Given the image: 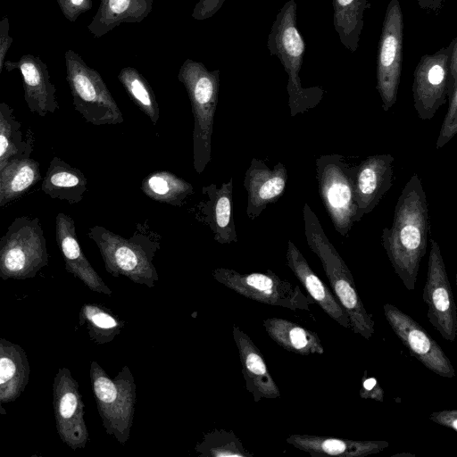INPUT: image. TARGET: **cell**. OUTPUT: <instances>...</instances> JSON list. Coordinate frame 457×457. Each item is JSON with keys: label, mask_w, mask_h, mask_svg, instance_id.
<instances>
[{"label": "cell", "mask_w": 457, "mask_h": 457, "mask_svg": "<svg viewBox=\"0 0 457 457\" xmlns=\"http://www.w3.org/2000/svg\"><path fill=\"white\" fill-rule=\"evenodd\" d=\"M428 207L417 173L403 188L395 207L390 228L381 240L390 263L408 290H414L420 264L427 252L429 233Z\"/></svg>", "instance_id": "obj_1"}, {"label": "cell", "mask_w": 457, "mask_h": 457, "mask_svg": "<svg viewBox=\"0 0 457 457\" xmlns=\"http://www.w3.org/2000/svg\"><path fill=\"white\" fill-rule=\"evenodd\" d=\"M87 236L96 243L105 270L112 276H124L148 287L159 280L154 259L161 248L162 236L152 230L148 220L137 223L128 238L100 225L89 228Z\"/></svg>", "instance_id": "obj_2"}, {"label": "cell", "mask_w": 457, "mask_h": 457, "mask_svg": "<svg viewBox=\"0 0 457 457\" xmlns=\"http://www.w3.org/2000/svg\"><path fill=\"white\" fill-rule=\"evenodd\" d=\"M303 218L307 245L320 259L332 293L349 318L350 329L365 339L370 338L374 334V320L359 295L350 270L307 203L303 208Z\"/></svg>", "instance_id": "obj_3"}, {"label": "cell", "mask_w": 457, "mask_h": 457, "mask_svg": "<svg viewBox=\"0 0 457 457\" xmlns=\"http://www.w3.org/2000/svg\"><path fill=\"white\" fill-rule=\"evenodd\" d=\"M296 10L295 0L286 2L277 13L267 39L270 55L278 58L288 77L287 91L292 117L314 108L324 95L322 87H303L301 83L306 45L297 27Z\"/></svg>", "instance_id": "obj_4"}, {"label": "cell", "mask_w": 457, "mask_h": 457, "mask_svg": "<svg viewBox=\"0 0 457 457\" xmlns=\"http://www.w3.org/2000/svg\"><path fill=\"white\" fill-rule=\"evenodd\" d=\"M178 79L184 85L194 116L193 163L198 175L212 160V135L218 105L220 71H209L201 62L187 59Z\"/></svg>", "instance_id": "obj_5"}, {"label": "cell", "mask_w": 457, "mask_h": 457, "mask_svg": "<svg viewBox=\"0 0 457 457\" xmlns=\"http://www.w3.org/2000/svg\"><path fill=\"white\" fill-rule=\"evenodd\" d=\"M89 378L97 411L107 435L125 445L133 425L136 383L132 371L123 366L114 378L95 361H91Z\"/></svg>", "instance_id": "obj_6"}, {"label": "cell", "mask_w": 457, "mask_h": 457, "mask_svg": "<svg viewBox=\"0 0 457 457\" xmlns=\"http://www.w3.org/2000/svg\"><path fill=\"white\" fill-rule=\"evenodd\" d=\"M320 196L335 229L347 237L360 221L354 192L356 166L338 154H322L315 161Z\"/></svg>", "instance_id": "obj_7"}, {"label": "cell", "mask_w": 457, "mask_h": 457, "mask_svg": "<svg viewBox=\"0 0 457 457\" xmlns=\"http://www.w3.org/2000/svg\"><path fill=\"white\" fill-rule=\"evenodd\" d=\"M64 62L72 104L85 120L96 126L121 124L122 112L100 73L71 49L65 52Z\"/></svg>", "instance_id": "obj_8"}, {"label": "cell", "mask_w": 457, "mask_h": 457, "mask_svg": "<svg viewBox=\"0 0 457 457\" xmlns=\"http://www.w3.org/2000/svg\"><path fill=\"white\" fill-rule=\"evenodd\" d=\"M49 256L39 219L15 218L0 238V278H34L48 264Z\"/></svg>", "instance_id": "obj_9"}, {"label": "cell", "mask_w": 457, "mask_h": 457, "mask_svg": "<svg viewBox=\"0 0 457 457\" xmlns=\"http://www.w3.org/2000/svg\"><path fill=\"white\" fill-rule=\"evenodd\" d=\"M213 278L236 293L256 302L292 311H310L315 302L299 286L280 278L272 270L240 273L228 268L212 271Z\"/></svg>", "instance_id": "obj_10"}, {"label": "cell", "mask_w": 457, "mask_h": 457, "mask_svg": "<svg viewBox=\"0 0 457 457\" xmlns=\"http://www.w3.org/2000/svg\"><path fill=\"white\" fill-rule=\"evenodd\" d=\"M403 17L400 0H390L382 23L377 54V90L384 111L397 100L403 65Z\"/></svg>", "instance_id": "obj_11"}, {"label": "cell", "mask_w": 457, "mask_h": 457, "mask_svg": "<svg viewBox=\"0 0 457 457\" xmlns=\"http://www.w3.org/2000/svg\"><path fill=\"white\" fill-rule=\"evenodd\" d=\"M426 282L422 298L427 317L443 338L453 342L457 334V308L438 243L430 239Z\"/></svg>", "instance_id": "obj_12"}, {"label": "cell", "mask_w": 457, "mask_h": 457, "mask_svg": "<svg viewBox=\"0 0 457 457\" xmlns=\"http://www.w3.org/2000/svg\"><path fill=\"white\" fill-rule=\"evenodd\" d=\"M455 39L434 54L422 55L416 65L411 91L414 108L422 120H431L446 102L449 61Z\"/></svg>", "instance_id": "obj_13"}, {"label": "cell", "mask_w": 457, "mask_h": 457, "mask_svg": "<svg viewBox=\"0 0 457 457\" xmlns=\"http://www.w3.org/2000/svg\"><path fill=\"white\" fill-rule=\"evenodd\" d=\"M383 310L392 330L412 357L438 376L455 377L450 359L419 322L394 304L385 303Z\"/></svg>", "instance_id": "obj_14"}, {"label": "cell", "mask_w": 457, "mask_h": 457, "mask_svg": "<svg viewBox=\"0 0 457 457\" xmlns=\"http://www.w3.org/2000/svg\"><path fill=\"white\" fill-rule=\"evenodd\" d=\"M53 405L56 430L72 450L82 449L88 441L84 419V403L79 384L67 368L58 369L53 383Z\"/></svg>", "instance_id": "obj_15"}, {"label": "cell", "mask_w": 457, "mask_h": 457, "mask_svg": "<svg viewBox=\"0 0 457 457\" xmlns=\"http://www.w3.org/2000/svg\"><path fill=\"white\" fill-rule=\"evenodd\" d=\"M204 198L191 208L195 219L207 225L220 244L237 242L233 218V178L220 187L211 184L202 187Z\"/></svg>", "instance_id": "obj_16"}, {"label": "cell", "mask_w": 457, "mask_h": 457, "mask_svg": "<svg viewBox=\"0 0 457 457\" xmlns=\"http://www.w3.org/2000/svg\"><path fill=\"white\" fill-rule=\"evenodd\" d=\"M7 71H19L22 77L24 99L31 112L45 117L59 109L55 86L51 82L46 64L39 56L23 54L16 62L7 60Z\"/></svg>", "instance_id": "obj_17"}, {"label": "cell", "mask_w": 457, "mask_h": 457, "mask_svg": "<svg viewBox=\"0 0 457 457\" xmlns=\"http://www.w3.org/2000/svg\"><path fill=\"white\" fill-rule=\"evenodd\" d=\"M287 181V170L282 162L270 168L262 160L253 158L243 181L247 193L246 214L255 220L268 204L277 202L283 195Z\"/></svg>", "instance_id": "obj_18"}, {"label": "cell", "mask_w": 457, "mask_h": 457, "mask_svg": "<svg viewBox=\"0 0 457 457\" xmlns=\"http://www.w3.org/2000/svg\"><path fill=\"white\" fill-rule=\"evenodd\" d=\"M394 160L390 154H373L356 166L354 192L361 220L392 187Z\"/></svg>", "instance_id": "obj_19"}, {"label": "cell", "mask_w": 457, "mask_h": 457, "mask_svg": "<svg viewBox=\"0 0 457 457\" xmlns=\"http://www.w3.org/2000/svg\"><path fill=\"white\" fill-rule=\"evenodd\" d=\"M55 236L66 270L90 290L111 295L112 291L92 267L80 247L72 217L63 212L56 215Z\"/></svg>", "instance_id": "obj_20"}, {"label": "cell", "mask_w": 457, "mask_h": 457, "mask_svg": "<svg viewBox=\"0 0 457 457\" xmlns=\"http://www.w3.org/2000/svg\"><path fill=\"white\" fill-rule=\"evenodd\" d=\"M232 336L242 364V374L246 390L255 403L262 399L280 397V391L271 377L263 355L250 337L239 327L233 325Z\"/></svg>", "instance_id": "obj_21"}, {"label": "cell", "mask_w": 457, "mask_h": 457, "mask_svg": "<svg viewBox=\"0 0 457 457\" xmlns=\"http://www.w3.org/2000/svg\"><path fill=\"white\" fill-rule=\"evenodd\" d=\"M287 265L304 287L311 298L337 323L350 328L349 318L329 287L317 276L295 245L288 240Z\"/></svg>", "instance_id": "obj_22"}, {"label": "cell", "mask_w": 457, "mask_h": 457, "mask_svg": "<svg viewBox=\"0 0 457 457\" xmlns=\"http://www.w3.org/2000/svg\"><path fill=\"white\" fill-rule=\"evenodd\" d=\"M287 443L312 457H361L378 453L388 447L386 441H361L324 436L290 435Z\"/></svg>", "instance_id": "obj_23"}, {"label": "cell", "mask_w": 457, "mask_h": 457, "mask_svg": "<svg viewBox=\"0 0 457 457\" xmlns=\"http://www.w3.org/2000/svg\"><path fill=\"white\" fill-rule=\"evenodd\" d=\"M28 356L19 345L0 338V410L23 393L29 380Z\"/></svg>", "instance_id": "obj_24"}, {"label": "cell", "mask_w": 457, "mask_h": 457, "mask_svg": "<svg viewBox=\"0 0 457 457\" xmlns=\"http://www.w3.org/2000/svg\"><path fill=\"white\" fill-rule=\"evenodd\" d=\"M152 9L153 0H101L87 29L99 38L121 23L141 22Z\"/></svg>", "instance_id": "obj_25"}, {"label": "cell", "mask_w": 457, "mask_h": 457, "mask_svg": "<svg viewBox=\"0 0 457 457\" xmlns=\"http://www.w3.org/2000/svg\"><path fill=\"white\" fill-rule=\"evenodd\" d=\"M41 189L53 199L79 204L87 190V179L80 170L54 156L43 179Z\"/></svg>", "instance_id": "obj_26"}, {"label": "cell", "mask_w": 457, "mask_h": 457, "mask_svg": "<svg viewBox=\"0 0 457 457\" xmlns=\"http://www.w3.org/2000/svg\"><path fill=\"white\" fill-rule=\"evenodd\" d=\"M262 324L269 337L286 351L300 355L324 353L315 331L281 318H269Z\"/></svg>", "instance_id": "obj_27"}, {"label": "cell", "mask_w": 457, "mask_h": 457, "mask_svg": "<svg viewBox=\"0 0 457 457\" xmlns=\"http://www.w3.org/2000/svg\"><path fill=\"white\" fill-rule=\"evenodd\" d=\"M35 137L30 129L26 133L13 109L0 103V172L13 160L30 157Z\"/></svg>", "instance_id": "obj_28"}, {"label": "cell", "mask_w": 457, "mask_h": 457, "mask_svg": "<svg viewBox=\"0 0 457 457\" xmlns=\"http://www.w3.org/2000/svg\"><path fill=\"white\" fill-rule=\"evenodd\" d=\"M40 179L37 161L23 157L11 162L0 172V207L21 198Z\"/></svg>", "instance_id": "obj_29"}, {"label": "cell", "mask_w": 457, "mask_h": 457, "mask_svg": "<svg viewBox=\"0 0 457 457\" xmlns=\"http://www.w3.org/2000/svg\"><path fill=\"white\" fill-rule=\"evenodd\" d=\"M333 25L341 44L350 52L359 47L368 0H332Z\"/></svg>", "instance_id": "obj_30"}, {"label": "cell", "mask_w": 457, "mask_h": 457, "mask_svg": "<svg viewBox=\"0 0 457 457\" xmlns=\"http://www.w3.org/2000/svg\"><path fill=\"white\" fill-rule=\"evenodd\" d=\"M141 191L160 204L181 207L194 193L190 182L167 170H157L146 175L140 185Z\"/></svg>", "instance_id": "obj_31"}, {"label": "cell", "mask_w": 457, "mask_h": 457, "mask_svg": "<svg viewBox=\"0 0 457 457\" xmlns=\"http://www.w3.org/2000/svg\"><path fill=\"white\" fill-rule=\"evenodd\" d=\"M79 323L86 327L90 340L98 345L111 343L125 326V322L112 310L94 303L81 306Z\"/></svg>", "instance_id": "obj_32"}, {"label": "cell", "mask_w": 457, "mask_h": 457, "mask_svg": "<svg viewBox=\"0 0 457 457\" xmlns=\"http://www.w3.org/2000/svg\"><path fill=\"white\" fill-rule=\"evenodd\" d=\"M118 79L130 100L154 124H156L160 110L155 95L146 79L134 67L127 66L120 70Z\"/></svg>", "instance_id": "obj_33"}, {"label": "cell", "mask_w": 457, "mask_h": 457, "mask_svg": "<svg viewBox=\"0 0 457 457\" xmlns=\"http://www.w3.org/2000/svg\"><path fill=\"white\" fill-rule=\"evenodd\" d=\"M195 450L199 456L204 457H253L232 430L223 428L204 434Z\"/></svg>", "instance_id": "obj_34"}, {"label": "cell", "mask_w": 457, "mask_h": 457, "mask_svg": "<svg viewBox=\"0 0 457 457\" xmlns=\"http://www.w3.org/2000/svg\"><path fill=\"white\" fill-rule=\"evenodd\" d=\"M447 97V112L436 142V149L445 146L457 133V37L450 54Z\"/></svg>", "instance_id": "obj_35"}, {"label": "cell", "mask_w": 457, "mask_h": 457, "mask_svg": "<svg viewBox=\"0 0 457 457\" xmlns=\"http://www.w3.org/2000/svg\"><path fill=\"white\" fill-rule=\"evenodd\" d=\"M63 16L74 22L82 13L92 8V0H56Z\"/></svg>", "instance_id": "obj_36"}, {"label": "cell", "mask_w": 457, "mask_h": 457, "mask_svg": "<svg viewBox=\"0 0 457 457\" xmlns=\"http://www.w3.org/2000/svg\"><path fill=\"white\" fill-rule=\"evenodd\" d=\"M359 395L365 400H375L378 402H383L385 398L384 390L378 381L375 377H368L367 371H365L362 376Z\"/></svg>", "instance_id": "obj_37"}, {"label": "cell", "mask_w": 457, "mask_h": 457, "mask_svg": "<svg viewBox=\"0 0 457 457\" xmlns=\"http://www.w3.org/2000/svg\"><path fill=\"white\" fill-rule=\"evenodd\" d=\"M225 0H199L191 15L197 21L207 20L221 8Z\"/></svg>", "instance_id": "obj_38"}, {"label": "cell", "mask_w": 457, "mask_h": 457, "mask_svg": "<svg viewBox=\"0 0 457 457\" xmlns=\"http://www.w3.org/2000/svg\"><path fill=\"white\" fill-rule=\"evenodd\" d=\"M9 18L4 15L0 19V74L5 62L6 54L13 42V38L9 34Z\"/></svg>", "instance_id": "obj_39"}, {"label": "cell", "mask_w": 457, "mask_h": 457, "mask_svg": "<svg viewBox=\"0 0 457 457\" xmlns=\"http://www.w3.org/2000/svg\"><path fill=\"white\" fill-rule=\"evenodd\" d=\"M430 420L441 426L446 427L457 432V410H445L434 411L430 415Z\"/></svg>", "instance_id": "obj_40"}, {"label": "cell", "mask_w": 457, "mask_h": 457, "mask_svg": "<svg viewBox=\"0 0 457 457\" xmlns=\"http://www.w3.org/2000/svg\"><path fill=\"white\" fill-rule=\"evenodd\" d=\"M417 3L420 9L438 15L445 6V0H417Z\"/></svg>", "instance_id": "obj_41"}, {"label": "cell", "mask_w": 457, "mask_h": 457, "mask_svg": "<svg viewBox=\"0 0 457 457\" xmlns=\"http://www.w3.org/2000/svg\"><path fill=\"white\" fill-rule=\"evenodd\" d=\"M397 456H399V457H402V456H407V457L408 456H411V457H413L415 455L411 454V453H397V454L393 455L392 457H397Z\"/></svg>", "instance_id": "obj_42"}]
</instances>
